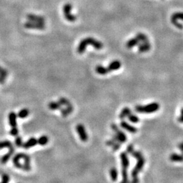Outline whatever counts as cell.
<instances>
[{
	"instance_id": "5bb4252c",
	"label": "cell",
	"mask_w": 183,
	"mask_h": 183,
	"mask_svg": "<svg viewBox=\"0 0 183 183\" xmlns=\"http://www.w3.org/2000/svg\"><path fill=\"white\" fill-rule=\"evenodd\" d=\"M23 159L24 160V164H23V169L26 171V172H29L31 170V161H30V157L28 155L24 153V156Z\"/></svg>"
},
{
	"instance_id": "4fadbf2b",
	"label": "cell",
	"mask_w": 183,
	"mask_h": 183,
	"mask_svg": "<svg viewBox=\"0 0 183 183\" xmlns=\"http://www.w3.org/2000/svg\"><path fill=\"white\" fill-rule=\"evenodd\" d=\"M23 156H24V153H18V154L15 155L14 157H13L12 161L16 168L23 169V164H21L20 163V160L21 159H23Z\"/></svg>"
},
{
	"instance_id": "d4e9b609",
	"label": "cell",
	"mask_w": 183,
	"mask_h": 183,
	"mask_svg": "<svg viewBox=\"0 0 183 183\" xmlns=\"http://www.w3.org/2000/svg\"><path fill=\"white\" fill-rule=\"evenodd\" d=\"M110 175H111L112 181L116 182L118 176V172L117 169L115 168H111V169H110Z\"/></svg>"
},
{
	"instance_id": "5b68a950",
	"label": "cell",
	"mask_w": 183,
	"mask_h": 183,
	"mask_svg": "<svg viewBox=\"0 0 183 183\" xmlns=\"http://www.w3.org/2000/svg\"><path fill=\"white\" fill-rule=\"evenodd\" d=\"M111 128L115 132L114 135L113 136L112 138L113 141L115 142V144L117 143V142L122 144L123 142H126V141H127V136H126L123 132L119 130L116 124H114V123L111 124Z\"/></svg>"
},
{
	"instance_id": "f546056e",
	"label": "cell",
	"mask_w": 183,
	"mask_h": 183,
	"mask_svg": "<svg viewBox=\"0 0 183 183\" xmlns=\"http://www.w3.org/2000/svg\"><path fill=\"white\" fill-rule=\"evenodd\" d=\"M58 103H60V104L61 106H66L68 107L69 105H71V103H70V101L68 100V99H67L65 98H60L59 99Z\"/></svg>"
},
{
	"instance_id": "30bf717a",
	"label": "cell",
	"mask_w": 183,
	"mask_h": 183,
	"mask_svg": "<svg viewBox=\"0 0 183 183\" xmlns=\"http://www.w3.org/2000/svg\"><path fill=\"white\" fill-rule=\"evenodd\" d=\"M122 67V63L121 62L118 60H113L111 63H110L109 66L107 67V70H108L109 73L113 71H117V70L119 69Z\"/></svg>"
},
{
	"instance_id": "f1b7e54d",
	"label": "cell",
	"mask_w": 183,
	"mask_h": 183,
	"mask_svg": "<svg viewBox=\"0 0 183 183\" xmlns=\"http://www.w3.org/2000/svg\"><path fill=\"white\" fill-rule=\"evenodd\" d=\"M13 147L12 142L9 141H0V149H4V148H11Z\"/></svg>"
},
{
	"instance_id": "603a6c76",
	"label": "cell",
	"mask_w": 183,
	"mask_h": 183,
	"mask_svg": "<svg viewBox=\"0 0 183 183\" xmlns=\"http://www.w3.org/2000/svg\"><path fill=\"white\" fill-rule=\"evenodd\" d=\"M96 71L100 75H106L109 73L107 68L103 65H98L96 67Z\"/></svg>"
},
{
	"instance_id": "9c48e42d",
	"label": "cell",
	"mask_w": 183,
	"mask_h": 183,
	"mask_svg": "<svg viewBox=\"0 0 183 183\" xmlns=\"http://www.w3.org/2000/svg\"><path fill=\"white\" fill-rule=\"evenodd\" d=\"M178 20H183V12H177L172 16L171 22L173 23V25L176 26L177 28L182 29H183V25L182 24L178 22Z\"/></svg>"
},
{
	"instance_id": "484cf974",
	"label": "cell",
	"mask_w": 183,
	"mask_h": 183,
	"mask_svg": "<svg viewBox=\"0 0 183 183\" xmlns=\"http://www.w3.org/2000/svg\"><path fill=\"white\" fill-rule=\"evenodd\" d=\"M48 107H49L50 109L54 111V110L60 109L62 108V106L58 102H50V103L48 104Z\"/></svg>"
},
{
	"instance_id": "e575fe53",
	"label": "cell",
	"mask_w": 183,
	"mask_h": 183,
	"mask_svg": "<svg viewBox=\"0 0 183 183\" xmlns=\"http://www.w3.org/2000/svg\"><path fill=\"white\" fill-rule=\"evenodd\" d=\"M18 129L17 128H11V130L10 132V134L13 136H17L18 135Z\"/></svg>"
},
{
	"instance_id": "8fae6325",
	"label": "cell",
	"mask_w": 183,
	"mask_h": 183,
	"mask_svg": "<svg viewBox=\"0 0 183 183\" xmlns=\"http://www.w3.org/2000/svg\"><path fill=\"white\" fill-rule=\"evenodd\" d=\"M28 20L33 21V22L36 23H45V18L42 17V16L36 15L34 14H29L26 16Z\"/></svg>"
},
{
	"instance_id": "ac0fdd59",
	"label": "cell",
	"mask_w": 183,
	"mask_h": 183,
	"mask_svg": "<svg viewBox=\"0 0 183 183\" xmlns=\"http://www.w3.org/2000/svg\"><path fill=\"white\" fill-rule=\"evenodd\" d=\"M150 49V44L149 42L141 43V44L138 45V51L141 53L147 52L148 51H149Z\"/></svg>"
},
{
	"instance_id": "4316f807",
	"label": "cell",
	"mask_w": 183,
	"mask_h": 183,
	"mask_svg": "<svg viewBox=\"0 0 183 183\" xmlns=\"http://www.w3.org/2000/svg\"><path fill=\"white\" fill-rule=\"evenodd\" d=\"M48 141H49V139H48V137L47 136H42L41 137H39V139L37 140V144H39V145H42V146H45L48 144Z\"/></svg>"
},
{
	"instance_id": "44dd1931",
	"label": "cell",
	"mask_w": 183,
	"mask_h": 183,
	"mask_svg": "<svg viewBox=\"0 0 183 183\" xmlns=\"http://www.w3.org/2000/svg\"><path fill=\"white\" fill-rule=\"evenodd\" d=\"M60 110V112H61L62 115H63V116L64 117H66L68 116V115L73 111V107L72 104H71V105L67 107L66 109L61 108Z\"/></svg>"
},
{
	"instance_id": "836d02e7",
	"label": "cell",
	"mask_w": 183,
	"mask_h": 183,
	"mask_svg": "<svg viewBox=\"0 0 183 183\" xmlns=\"http://www.w3.org/2000/svg\"><path fill=\"white\" fill-rule=\"evenodd\" d=\"M10 181V177L6 174H2V181L1 183H8Z\"/></svg>"
},
{
	"instance_id": "74e56055",
	"label": "cell",
	"mask_w": 183,
	"mask_h": 183,
	"mask_svg": "<svg viewBox=\"0 0 183 183\" xmlns=\"http://www.w3.org/2000/svg\"><path fill=\"white\" fill-rule=\"evenodd\" d=\"M5 82H6V79L0 76V83H1V84H4Z\"/></svg>"
},
{
	"instance_id": "83f0119b",
	"label": "cell",
	"mask_w": 183,
	"mask_h": 183,
	"mask_svg": "<svg viewBox=\"0 0 183 183\" xmlns=\"http://www.w3.org/2000/svg\"><path fill=\"white\" fill-rule=\"evenodd\" d=\"M29 115V111L27 109H23L18 112V117L20 118V119H24L26 118Z\"/></svg>"
},
{
	"instance_id": "2e32d148",
	"label": "cell",
	"mask_w": 183,
	"mask_h": 183,
	"mask_svg": "<svg viewBox=\"0 0 183 183\" xmlns=\"http://www.w3.org/2000/svg\"><path fill=\"white\" fill-rule=\"evenodd\" d=\"M14 150H15V149H14V147H12L11 148H10L8 153H6V154H5L3 156V157H2V159H1V162L2 163H3V164L6 163L8 162V161H9L10 157H12V155L14 154Z\"/></svg>"
},
{
	"instance_id": "cb8c5ba5",
	"label": "cell",
	"mask_w": 183,
	"mask_h": 183,
	"mask_svg": "<svg viewBox=\"0 0 183 183\" xmlns=\"http://www.w3.org/2000/svg\"><path fill=\"white\" fill-rule=\"evenodd\" d=\"M138 41L141 43H144V42H149V39L147 37V36L144 33H138L136 35V37Z\"/></svg>"
},
{
	"instance_id": "7a4b0ae2",
	"label": "cell",
	"mask_w": 183,
	"mask_h": 183,
	"mask_svg": "<svg viewBox=\"0 0 183 183\" xmlns=\"http://www.w3.org/2000/svg\"><path fill=\"white\" fill-rule=\"evenodd\" d=\"M91 45L96 50H101L103 48V44L101 41H98L93 37H86L85 39L81 40L77 48V52L79 54H82L85 52L88 45Z\"/></svg>"
},
{
	"instance_id": "6da1fadb",
	"label": "cell",
	"mask_w": 183,
	"mask_h": 183,
	"mask_svg": "<svg viewBox=\"0 0 183 183\" xmlns=\"http://www.w3.org/2000/svg\"><path fill=\"white\" fill-rule=\"evenodd\" d=\"M131 155L135 157L137 160V163L136 164L135 168L133 169L132 172V180L130 183H139V180L138 178V175L140 172H141L142 168H143L145 160L143 157V155L142 154L141 152L139 151H134L131 153Z\"/></svg>"
},
{
	"instance_id": "1f68e13d",
	"label": "cell",
	"mask_w": 183,
	"mask_h": 183,
	"mask_svg": "<svg viewBox=\"0 0 183 183\" xmlns=\"http://www.w3.org/2000/svg\"><path fill=\"white\" fill-rule=\"evenodd\" d=\"M8 75V72L7 70L0 66V76L6 79Z\"/></svg>"
},
{
	"instance_id": "3957f363",
	"label": "cell",
	"mask_w": 183,
	"mask_h": 183,
	"mask_svg": "<svg viewBox=\"0 0 183 183\" xmlns=\"http://www.w3.org/2000/svg\"><path fill=\"white\" fill-rule=\"evenodd\" d=\"M160 105L157 103H152L147 105H137L135 107V111L139 113H152L160 109Z\"/></svg>"
},
{
	"instance_id": "8992f818",
	"label": "cell",
	"mask_w": 183,
	"mask_h": 183,
	"mask_svg": "<svg viewBox=\"0 0 183 183\" xmlns=\"http://www.w3.org/2000/svg\"><path fill=\"white\" fill-rule=\"evenodd\" d=\"M73 6L71 4H66L63 6V13L64 18L69 22H75L76 20V17L71 13Z\"/></svg>"
},
{
	"instance_id": "4dcf8cb0",
	"label": "cell",
	"mask_w": 183,
	"mask_h": 183,
	"mask_svg": "<svg viewBox=\"0 0 183 183\" xmlns=\"http://www.w3.org/2000/svg\"><path fill=\"white\" fill-rule=\"evenodd\" d=\"M128 120L131 122L132 123H138L139 122V118L138 116H136V115H134L132 113L130 114L128 116Z\"/></svg>"
},
{
	"instance_id": "ba28073f",
	"label": "cell",
	"mask_w": 183,
	"mask_h": 183,
	"mask_svg": "<svg viewBox=\"0 0 183 183\" xmlns=\"http://www.w3.org/2000/svg\"><path fill=\"white\" fill-rule=\"evenodd\" d=\"M76 131L78 134V135H79V136L81 141L83 142H86L88 141V136L87 133H86L84 126L81 124V123L77 125Z\"/></svg>"
},
{
	"instance_id": "8d00e7d4",
	"label": "cell",
	"mask_w": 183,
	"mask_h": 183,
	"mask_svg": "<svg viewBox=\"0 0 183 183\" xmlns=\"http://www.w3.org/2000/svg\"><path fill=\"white\" fill-rule=\"evenodd\" d=\"M178 148H179V149L180 150V151H181L182 153L183 154V142L178 144Z\"/></svg>"
},
{
	"instance_id": "9a60e30c",
	"label": "cell",
	"mask_w": 183,
	"mask_h": 183,
	"mask_svg": "<svg viewBox=\"0 0 183 183\" xmlns=\"http://www.w3.org/2000/svg\"><path fill=\"white\" fill-rule=\"evenodd\" d=\"M9 118V123L10 126L12 128H17V115L14 112H10L8 115Z\"/></svg>"
},
{
	"instance_id": "277c9868",
	"label": "cell",
	"mask_w": 183,
	"mask_h": 183,
	"mask_svg": "<svg viewBox=\"0 0 183 183\" xmlns=\"http://www.w3.org/2000/svg\"><path fill=\"white\" fill-rule=\"evenodd\" d=\"M121 161H122V181L120 183H128V168L129 167V159L126 153H122L120 155Z\"/></svg>"
},
{
	"instance_id": "52a82bcc",
	"label": "cell",
	"mask_w": 183,
	"mask_h": 183,
	"mask_svg": "<svg viewBox=\"0 0 183 183\" xmlns=\"http://www.w3.org/2000/svg\"><path fill=\"white\" fill-rule=\"evenodd\" d=\"M24 26L26 29H37V30H43L45 28V23H36L33 22V21L28 20L27 22L25 23Z\"/></svg>"
},
{
	"instance_id": "f35d334b",
	"label": "cell",
	"mask_w": 183,
	"mask_h": 183,
	"mask_svg": "<svg viewBox=\"0 0 183 183\" xmlns=\"http://www.w3.org/2000/svg\"><path fill=\"white\" fill-rule=\"evenodd\" d=\"M178 122H180V123H183V114H182L181 116H180L178 117Z\"/></svg>"
},
{
	"instance_id": "e0dca14e",
	"label": "cell",
	"mask_w": 183,
	"mask_h": 183,
	"mask_svg": "<svg viewBox=\"0 0 183 183\" xmlns=\"http://www.w3.org/2000/svg\"><path fill=\"white\" fill-rule=\"evenodd\" d=\"M37 144V140L36 138H31L30 139H29L25 143H23V147L25 149H29L30 148L35 147Z\"/></svg>"
},
{
	"instance_id": "d6a6232c",
	"label": "cell",
	"mask_w": 183,
	"mask_h": 183,
	"mask_svg": "<svg viewBox=\"0 0 183 183\" xmlns=\"http://www.w3.org/2000/svg\"><path fill=\"white\" fill-rule=\"evenodd\" d=\"M15 144L18 147H23V141H22V138H21L20 136H17V138L15 139Z\"/></svg>"
},
{
	"instance_id": "d6986e66",
	"label": "cell",
	"mask_w": 183,
	"mask_h": 183,
	"mask_svg": "<svg viewBox=\"0 0 183 183\" xmlns=\"http://www.w3.org/2000/svg\"><path fill=\"white\" fill-rule=\"evenodd\" d=\"M140 44H141V42L138 41V39L136 38V37H134V38H132L130 39L126 43V47L128 49H131V48H132L136 46V45H138Z\"/></svg>"
},
{
	"instance_id": "ab89813d",
	"label": "cell",
	"mask_w": 183,
	"mask_h": 183,
	"mask_svg": "<svg viewBox=\"0 0 183 183\" xmlns=\"http://www.w3.org/2000/svg\"><path fill=\"white\" fill-rule=\"evenodd\" d=\"M180 113H181V114H183V108L181 109V111H180Z\"/></svg>"
},
{
	"instance_id": "7402d4cb",
	"label": "cell",
	"mask_w": 183,
	"mask_h": 183,
	"mask_svg": "<svg viewBox=\"0 0 183 183\" xmlns=\"http://www.w3.org/2000/svg\"><path fill=\"white\" fill-rule=\"evenodd\" d=\"M131 113H132V112H131L130 109L128 108V107H125V108L123 109L122 112H121V113L119 114V119H123L124 118L128 117V115Z\"/></svg>"
},
{
	"instance_id": "7c38bea8",
	"label": "cell",
	"mask_w": 183,
	"mask_h": 183,
	"mask_svg": "<svg viewBox=\"0 0 183 183\" xmlns=\"http://www.w3.org/2000/svg\"><path fill=\"white\" fill-rule=\"evenodd\" d=\"M120 126L121 127L124 129V130H126L132 134H135L138 132V129L134 127V126L130 125L128 123L125 122V121H123V122H121Z\"/></svg>"
},
{
	"instance_id": "d590c367",
	"label": "cell",
	"mask_w": 183,
	"mask_h": 183,
	"mask_svg": "<svg viewBox=\"0 0 183 183\" xmlns=\"http://www.w3.org/2000/svg\"><path fill=\"white\" fill-rule=\"evenodd\" d=\"M134 146L132 144H130L128 145L127 147V153H129V154H131L134 151Z\"/></svg>"
},
{
	"instance_id": "ffe728a7",
	"label": "cell",
	"mask_w": 183,
	"mask_h": 183,
	"mask_svg": "<svg viewBox=\"0 0 183 183\" xmlns=\"http://www.w3.org/2000/svg\"><path fill=\"white\" fill-rule=\"evenodd\" d=\"M169 160L173 162H182L183 154H178V153H172L169 156Z\"/></svg>"
}]
</instances>
